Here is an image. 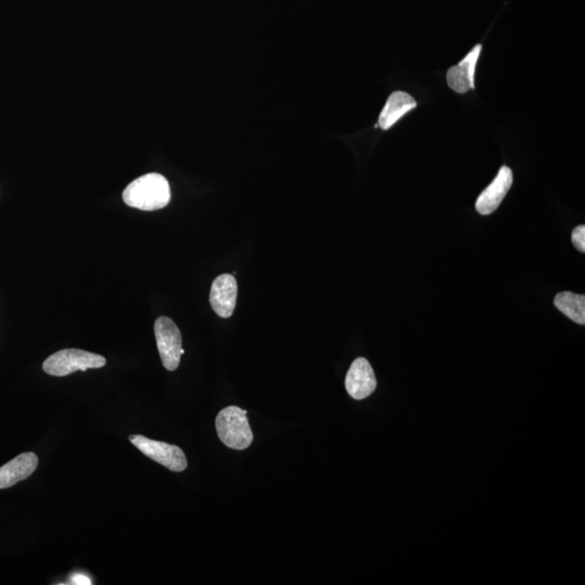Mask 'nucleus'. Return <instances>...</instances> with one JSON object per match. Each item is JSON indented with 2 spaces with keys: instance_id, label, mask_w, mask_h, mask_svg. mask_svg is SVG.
I'll return each mask as SVG.
<instances>
[{
  "instance_id": "1",
  "label": "nucleus",
  "mask_w": 585,
  "mask_h": 585,
  "mask_svg": "<svg viewBox=\"0 0 585 585\" xmlns=\"http://www.w3.org/2000/svg\"><path fill=\"white\" fill-rule=\"evenodd\" d=\"M123 199L128 207L152 212L167 207L171 201V188L162 174H147L128 184Z\"/></svg>"
},
{
  "instance_id": "2",
  "label": "nucleus",
  "mask_w": 585,
  "mask_h": 585,
  "mask_svg": "<svg viewBox=\"0 0 585 585\" xmlns=\"http://www.w3.org/2000/svg\"><path fill=\"white\" fill-rule=\"evenodd\" d=\"M246 415V410L234 405L225 408L217 415L216 429L219 439L228 448L245 450L253 443V432Z\"/></svg>"
},
{
  "instance_id": "3",
  "label": "nucleus",
  "mask_w": 585,
  "mask_h": 585,
  "mask_svg": "<svg viewBox=\"0 0 585 585\" xmlns=\"http://www.w3.org/2000/svg\"><path fill=\"white\" fill-rule=\"evenodd\" d=\"M105 357L81 349H64L51 355L43 364L44 371L53 377H66L76 371L104 368Z\"/></svg>"
},
{
  "instance_id": "4",
  "label": "nucleus",
  "mask_w": 585,
  "mask_h": 585,
  "mask_svg": "<svg viewBox=\"0 0 585 585\" xmlns=\"http://www.w3.org/2000/svg\"><path fill=\"white\" fill-rule=\"evenodd\" d=\"M130 440L148 459L166 467L169 471L181 473L188 467L186 454L177 445L148 439L142 435H131Z\"/></svg>"
},
{
  "instance_id": "5",
  "label": "nucleus",
  "mask_w": 585,
  "mask_h": 585,
  "mask_svg": "<svg viewBox=\"0 0 585 585\" xmlns=\"http://www.w3.org/2000/svg\"><path fill=\"white\" fill-rule=\"evenodd\" d=\"M154 333L164 368L168 371H174L179 367L182 355L181 330L169 318L160 317L154 323Z\"/></svg>"
},
{
  "instance_id": "6",
  "label": "nucleus",
  "mask_w": 585,
  "mask_h": 585,
  "mask_svg": "<svg viewBox=\"0 0 585 585\" xmlns=\"http://www.w3.org/2000/svg\"><path fill=\"white\" fill-rule=\"evenodd\" d=\"M345 386L349 396L356 400L366 399L377 388V377L367 359L358 358L347 373Z\"/></svg>"
},
{
  "instance_id": "7",
  "label": "nucleus",
  "mask_w": 585,
  "mask_h": 585,
  "mask_svg": "<svg viewBox=\"0 0 585 585\" xmlns=\"http://www.w3.org/2000/svg\"><path fill=\"white\" fill-rule=\"evenodd\" d=\"M238 284L233 276L222 275L213 282L209 302L219 317L230 318L237 306Z\"/></svg>"
},
{
  "instance_id": "8",
  "label": "nucleus",
  "mask_w": 585,
  "mask_h": 585,
  "mask_svg": "<svg viewBox=\"0 0 585 585\" xmlns=\"http://www.w3.org/2000/svg\"><path fill=\"white\" fill-rule=\"evenodd\" d=\"M513 184V172L507 166H503L499 174L491 182L489 187H487L484 191L479 195L476 201V210L480 215H490L495 213L497 208L500 207L503 199H504L507 192Z\"/></svg>"
},
{
  "instance_id": "9",
  "label": "nucleus",
  "mask_w": 585,
  "mask_h": 585,
  "mask_svg": "<svg viewBox=\"0 0 585 585\" xmlns=\"http://www.w3.org/2000/svg\"><path fill=\"white\" fill-rule=\"evenodd\" d=\"M481 48V45H476L458 65L453 66L446 73V81L450 89L458 94H465L471 89H475V70Z\"/></svg>"
},
{
  "instance_id": "10",
  "label": "nucleus",
  "mask_w": 585,
  "mask_h": 585,
  "mask_svg": "<svg viewBox=\"0 0 585 585\" xmlns=\"http://www.w3.org/2000/svg\"><path fill=\"white\" fill-rule=\"evenodd\" d=\"M38 466V458L33 453L22 454L0 467V489L17 485L29 479Z\"/></svg>"
},
{
  "instance_id": "11",
  "label": "nucleus",
  "mask_w": 585,
  "mask_h": 585,
  "mask_svg": "<svg viewBox=\"0 0 585 585\" xmlns=\"http://www.w3.org/2000/svg\"><path fill=\"white\" fill-rule=\"evenodd\" d=\"M418 102L411 95L404 91H394L389 96L381 114H379L378 126L384 131L389 130L402 119L407 113L415 109Z\"/></svg>"
},
{
  "instance_id": "12",
  "label": "nucleus",
  "mask_w": 585,
  "mask_h": 585,
  "mask_svg": "<svg viewBox=\"0 0 585 585\" xmlns=\"http://www.w3.org/2000/svg\"><path fill=\"white\" fill-rule=\"evenodd\" d=\"M554 305L569 319L585 325V296L574 294L572 292H558L554 300Z\"/></svg>"
},
{
  "instance_id": "13",
  "label": "nucleus",
  "mask_w": 585,
  "mask_h": 585,
  "mask_svg": "<svg viewBox=\"0 0 585 585\" xmlns=\"http://www.w3.org/2000/svg\"><path fill=\"white\" fill-rule=\"evenodd\" d=\"M572 241L576 249L581 253L585 251V225H578L576 229L572 231Z\"/></svg>"
},
{
  "instance_id": "14",
  "label": "nucleus",
  "mask_w": 585,
  "mask_h": 585,
  "mask_svg": "<svg viewBox=\"0 0 585 585\" xmlns=\"http://www.w3.org/2000/svg\"><path fill=\"white\" fill-rule=\"evenodd\" d=\"M73 581H75V584H90V580L89 578H85L84 576H80L79 579L73 578Z\"/></svg>"
}]
</instances>
